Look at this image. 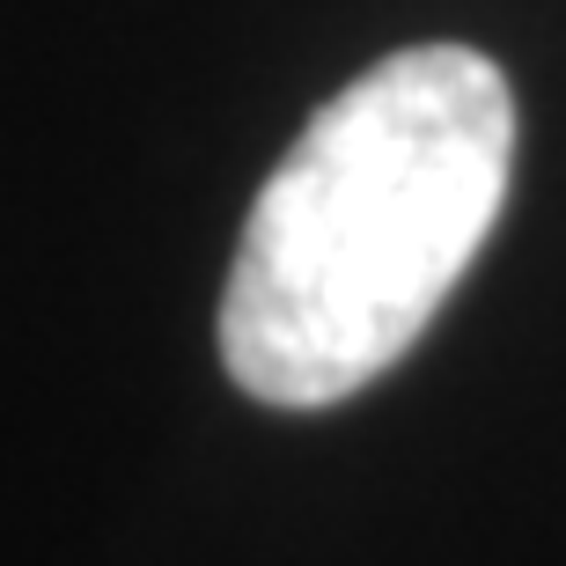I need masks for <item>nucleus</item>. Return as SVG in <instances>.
Masks as SVG:
<instances>
[{
  "label": "nucleus",
  "mask_w": 566,
  "mask_h": 566,
  "mask_svg": "<svg viewBox=\"0 0 566 566\" xmlns=\"http://www.w3.org/2000/svg\"><path fill=\"white\" fill-rule=\"evenodd\" d=\"M515 96L471 44H405L346 82L265 177L221 294L235 390L316 412L398 368L501 221Z\"/></svg>",
  "instance_id": "obj_1"
}]
</instances>
